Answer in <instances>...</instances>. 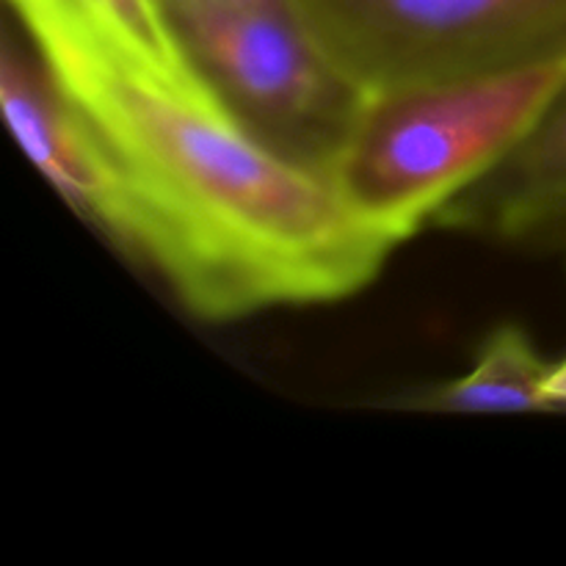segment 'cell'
<instances>
[{
	"label": "cell",
	"mask_w": 566,
	"mask_h": 566,
	"mask_svg": "<svg viewBox=\"0 0 566 566\" xmlns=\"http://www.w3.org/2000/svg\"><path fill=\"white\" fill-rule=\"evenodd\" d=\"M368 97L566 66V0H282Z\"/></svg>",
	"instance_id": "obj_4"
},
{
	"label": "cell",
	"mask_w": 566,
	"mask_h": 566,
	"mask_svg": "<svg viewBox=\"0 0 566 566\" xmlns=\"http://www.w3.org/2000/svg\"><path fill=\"white\" fill-rule=\"evenodd\" d=\"M77 3L92 11L103 25H108L130 48L142 50L144 55L171 66V70L191 72L182 61L180 50L175 48L169 25H166L164 14L153 0H77Z\"/></svg>",
	"instance_id": "obj_8"
},
{
	"label": "cell",
	"mask_w": 566,
	"mask_h": 566,
	"mask_svg": "<svg viewBox=\"0 0 566 566\" xmlns=\"http://www.w3.org/2000/svg\"><path fill=\"white\" fill-rule=\"evenodd\" d=\"M539 254H545V258H566V219L562 224L553 227L551 235L542 243Z\"/></svg>",
	"instance_id": "obj_11"
},
{
	"label": "cell",
	"mask_w": 566,
	"mask_h": 566,
	"mask_svg": "<svg viewBox=\"0 0 566 566\" xmlns=\"http://www.w3.org/2000/svg\"><path fill=\"white\" fill-rule=\"evenodd\" d=\"M6 3L92 155L88 224L193 318L340 302L398 249L332 182L243 136L191 72L130 48L77 0Z\"/></svg>",
	"instance_id": "obj_1"
},
{
	"label": "cell",
	"mask_w": 566,
	"mask_h": 566,
	"mask_svg": "<svg viewBox=\"0 0 566 566\" xmlns=\"http://www.w3.org/2000/svg\"><path fill=\"white\" fill-rule=\"evenodd\" d=\"M566 86V66L368 97L332 186L396 247L486 175Z\"/></svg>",
	"instance_id": "obj_2"
},
{
	"label": "cell",
	"mask_w": 566,
	"mask_h": 566,
	"mask_svg": "<svg viewBox=\"0 0 566 566\" xmlns=\"http://www.w3.org/2000/svg\"><path fill=\"white\" fill-rule=\"evenodd\" d=\"M0 103L11 133L39 175L77 216L92 219L97 202V171L92 155L28 44L17 50L6 42L0 55Z\"/></svg>",
	"instance_id": "obj_6"
},
{
	"label": "cell",
	"mask_w": 566,
	"mask_h": 566,
	"mask_svg": "<svg viewBox=\"0 0 566 566\" xmlns=\"http://www.w3.org/2000/svg\"><path fill=\"white\" fill-rule=\"evenodd\" d=\"M553 363L520 326H497L481 343L468 374L401 392L387 407L431 415L553 412Z\"/></svg>",
	"instance_id": "obj_7"
},
{
	"label": "cell",
	"mask_w": 566,
	"mask_h": 566,
	"mask_svg": "<svg viewBox=\"0 0 566 566\" xmlns=\"http://www.w3.org/2000/svg\"><path fill=\"white\" fill-rule=\"evenodd\" d=\"M164 20L188 70L243 136L332 182L368 94L282 0L171 11Z\"/></svg>",
	"instance_id": "obj_3"
},
{
	"label": "cell",
	"mask_w": 566,
	"mask_h": 566,
	"mask_svg": "<svg viewBox=\"0 0 566 566\" xmlns=\"http://www.w3.org/2000/svg\"><path fill=\"white\" fill-rule=\"evenodd\" d=\"M160 14L186 9H213V6H238V3H258V0H153Z\"/></svg>",
	"instance_id": "obj_9"
},
{
	"label": "cell",
	"mask_w": 566,
	"mask_h": 566,
	"mask_svg": "<svg viewBox=\"0 0 566 566\" xmlns=\"http://www.w3.org/2000/svg\"><path fill=\"white\" fill-rule=\"evenodd\" d=\"M551 396H553V412H566V357L558 359V363H553Z\"/></svg>",
	"instance_id": "obj_10"
},
{
	"label": "cell",
	"mask_w": 566,
	"mask_h": 566,
	"mask_svg": "<svg viewBox=\"0 0 566 566\" xmlns=\"http://www.w3.org/2000/svg\"><path fill=\"white\" fill-rule=\"evenodd\" d=\"M564 219L566 86L536 125L437 216L434 227L536 254L553 227Z\"/></svg>",
	"instance_id": "obj_5"
}]
</instances>
